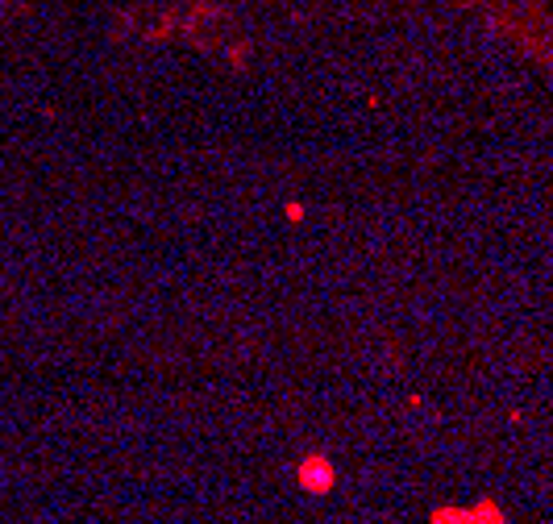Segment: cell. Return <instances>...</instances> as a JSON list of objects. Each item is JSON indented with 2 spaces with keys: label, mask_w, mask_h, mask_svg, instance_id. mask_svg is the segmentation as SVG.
Returning a JSON list of instances; mask_svg holds the SVG:
<instances>
[{
  "label": "cell",
  "mask_w": 553,
  "mask_h": 524,
  "mask_svg": "<svg viewBox=\"0 0 553 524\" xmlns=\"http://www.w3.org/2000/svg\"><path fill=\"white\" fill-rule=\"evenodd\" d=\"M296 483L308 495H329L333 483H337V470H333V462L325 454H308L304 462H300V470H296Z\"/></svg>",
  "instance_id": "1"
},
{
  "label": "cell",
  "mask_w": 553,
  "mask_h": 524,
  "mask_svg": "<svg viewBox=\"0 0 553 524\" xmlns=\"http://www.w3.org/2000/svg\"><path fill=\"white\" fill-rule=\"evenodd\" d=\"M432 524H503V516H499V508L495 503H474L470 512H458V508H437L432 512Z\"/></svg>",
  "instance_id": "2"
},
{
  "label": "cell",
  "mask_w": 553,
  "mask_h": 524,
  "mask_svg": "<svg viewBox=\"0 0 553 524\" xmlns=\"http://www.w3.org/2000/svg\"><path fill=\"white\" fill-rule=\"evenodd\" d=\"M287 221H304V204H287Z\"/></svg>",
  "instance_id": "3"
}]
</instances>
